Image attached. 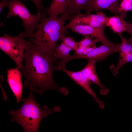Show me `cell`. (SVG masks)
<instances>
[{
  "instance_id": "20",
  "label": "cell",
  "mask_w": 132,
  "mask_h": 132,
  "mask_svg": "<svg viewBox=\"0 0 132 132\" xmlns=\"http://www.w3.org/2000/svg\"><path fill=\"white\" fill-rule=\"evenodd\" d=\"M60 41L64 42L70 47L72 50L76 51L78 48V42L76 41L73 37L70 36H64Z\"/></svg>"
},
{
  "instance_id": "21",
  "label": "cell",
  "mask_w": 132,
  "mask_h": 132,
  "mask_svg": "<svg viewBox=\"0 0 132 132\" xmlns=\"http://www.w3.org/2000/svg\"><path fill=\"white\" fill-rule=\"evenodd\" d=\"M119 11L121 12L132 11V0H121Z\"/></svg>"
},
{
  "instance_id": "2",
  "label": "cell",
  "mask_w": 132,
  "mask_h": 132,
  "mask_svg": "<svg viewBox=\"0 0 132 132\" xmlns=\"http://www.w3.org/2000/svg\"><path fill=\"white\" fill-rule=\"evenodd\" d=\"M45 13H42L37 30L28 40L39 46L51 58L57 61L55 50L59 40L68 33L65 22L70 19L66 12L59 17L50 18Z\"/></svg>"
},
{
  "instance_id": "16",
  "label": "cell",
  "mask_w": 132,
  "mask_h": 132,
  "mask_svg": "<svg viewBox=\"0 0 132 132\" xmlns=\"http://www.w3.org/2000/svg\"><path fill=\"white\" fill-rule=\"evenodd\" d=\"M119 58L117 65L110 66L111 71L113 76L115 77L119 72L121 67L127 63L132 62V52L128 54L119 53Z\"/></svg>"
},
{
  "instance_id": "24",
  "label": "cell",
  "mask_w": 132,
  "mask_h": 132,
  "mask_svg": "<svg viewBox=\"0 0 132 132\" xmlns=\"http://www.w3.org/2000/svg\"><path fill=\"white\" fill-rule=\"evenodd\" d=\"M9 4V2L8 0H0V12H1L2 9L5 7H8Z\"/></svg>"
},
{
  "instance_id": "3",
  "label": "cell",
  "mask_w": 132,
  "mask_h": 132,
  "mask_svg": "<svg viewBox=\"0 0 132 132\" xmlns=\"http://www.w3.org/2000/svg\"><path fill=\"white\" fill-rule=\"evenodd\" d=\"M21 107L15 110H10L11 121L16 122L23 128L25 132H38L41 120L49 114L59 112L60 107L55 106L53 109L47 105L42 109L35 100L32 92L30 91L26 99L23 98Z\"/></svg>"
},
{
  "instance_id": "1",
  "label": "cell",
  "mask_w": 132,
  "mask_h": 132,
  "mask_svg": "<svg viewBox=\"0 0 132 132\" xmlns=\"http://www.w3.org/2000/svg\"><path fill=\"white\" fill-rule=\"evenodd\" d=\"M28 41L24 54V65L19 69L24 78L25 87L30 91L38 93L41 96L45 92L52 90L66 95L68 93L67 88L59 87L54 79L56 61L39 46Z\"/></svg>"
},
{
  "instance_id": "19",
  "label": "cell",
  "mask_w": 132,
  "mask_h": 132,
  "mask_svg": "<svg viewBox=\"0 0 132 132\" xmlns=\"http://www.w3.org/2000/svg\"><path fill=\"white\" fill-rule=\"evenodd\" d=\"M121 40V42L119 44V53L128 54L132 52V44L128 39L124 37L122 34L119 35Z\"/></svg>"
},
{
  "instance_id": "17",
  "label": "cell",
  "mask_w": 132,
  "mask_h": 132,
  "mask_svg": "<svg viewBox=\"0 0 132 132\" xmlns=\"http://www.w3.org/2000/svg\"><path fill=\"white\" fill-rule=\"evenodd\" d=\"M89 36H85L83 39L78 42V48L85 50L87 53L90 52L96 47V43L99 42L98 40ZM86 53V54H87Z\"/></svg>"
},
{
  "instance_id": "11",
  "label": "cell",
  "mask_w": 132,
  "mask_h": 132,
  "mask_svg": "<svg viewBox=\"0 0 132 132\" xmlns=\"http://www.w3.org/2000/svg\"><path fill=\"white\" fill-rule=\"evenodd\" d=\"M121 0H91L89 4L85 9L86 13L93 11L97 12L107 10L116 15H121L124 12H120L119 6Z\"/></svg>"
},
{
  "instance_id": "7",
  "label": "cell",
  "mask_w": 132,
  "mask_h": 132,
  "mask_svg": "<svg viewBox=\"0 0 132 132\" xmlns=\"http://www.w3.org/2000/svg\"><path fill=\"white\" fill-rule=\"evenodd\" d=\"M108 17L103 12L100 11L97 12L96 14L90 13L83 14L80 12L74 16L69 23L96 27L105 28Z\"/></svg>"
},
{
  "instance_id": "10",
  "label": "cell",
  "mask_w": 132,
  "mask_h": 132,
  "mask_svg": "<svg viewBox=\"0 0 132 132\" xmlns=\"http://www.w3.org/2000/svg\"><path fill=\"white\" fill-rule=\"evenodd\" d=\"M22 75L17 66L7 70V82L15 96L16 102L19 103L23 98L22 95L23 86L22 82Z\"/></svg>"
},
{
  "instance_id": "4",
  "label": "cell",
  "mask_w": 132,
  "mask_h": 132,
  "mask_svg": "<svg viewBox=\"0 0 132 132\" xmlns=\"http://www.w3.org/2000/svg\"><path fill=\"white\" fill-rule=\"evenodd\" d=\"M24 32L15 36L5 33L0 37V49L16 63L19 69L22 68L25 49L29 43Z\"/></svg>"
},
{
  "instance_id": "12",
  "label": "cell",
  "mask_w": 132,
  "mask_h": 132,
  "mask_svg": "<svg viewBox=\"0 0 132 132\" xmlns=\"http://www.w3.org/2000/svg\"><path fill=\"white\" fill-rule=\"evenodd\" d=\"M97 62L94 59L88 60L87 64L80 71L87 79L90 85L94 84L97 85L99 88L100 94L105 95L108 93L109 90L101 83L97 75L95 67Z\"/></svg>"
},
{
  "instance_id": "5",
  "label": "cell",
  "mask_w": 132,
  "mask_h": 132,
  "mask_svg": "<svg viewBox=\"0 0 132 132\" xmlns=\"http://www.w3.org/2000/svg\"><path fill=\"white\" fill-rule=\"evenodd\" d=\"M8 7L9 11L7 18L16 16L20 17L22 21L26 38L31 37L38 27L42 14L37 12L35 15L32 14L21 0H10Z\"/></svg>"
},
{
  "instance_id": "23",
  "label": "cell",
  "mask_w": 132,
  "mask_h": 132,
  "mask_svg": "<svg viewBox=\"0 0 132 132\" xmlns=\"http://www.w3.org/2000/svg\"><path fill=\"white\" fill-rule=\"evenodd\" d=\"M126 28V31L130 33L131 35V38L128 39V40L132 44V23H131L130 22H127Z\"/></svg>"
},
{
  "instance_id": "6",
  "label": "cell",
  "mask_w": 132,
  "mask_h": 132,
  "mask_svg": "<svg viewBox=\"0 0 132 132\" xmlns=\"http://www.w3.org/2000/svg\"><path fill=\"white\" fill-rule=\"evenodd\" d=\"M119 44H115L111 42L101 44L99 46L96 47L85 54H75L72 55L69 54L63 58L62 61L65 64L70 61L77 59H85L88 60L94 59L97 61H102L114 53H119Z\"/></svg>"
},
{
  "instance_id": "8",
  "label": "cell",
  "mask_w": 132,
  "mask_h": 132,
  "mask_svg": "<svg viewBox=\"0 0 132 132\" xmlns=\"http://www.w3.org/2000/svg\"><path fill=\"white\" fill-rule=\"evenodd\" d=\"M66 28L73 32L84 36H90L98 40L101 44L111 42L106 37L104 33V27H96L82 24H72L69 23L66 25Z\"/></svg>"
},
{
  "instance_id": "15",
  "label": "cell",
  "mask_w": 132,
  "mask_h": 132,
  "mask_svg": "<svg viewBox=\"0 0 132 132\" xmlns=\"http://www.w3.org/2000/svg\"><path fill=\"white\" fill-rule=\"evenodd\" d=\"M91 0H70V4L67 11L71 19L75 13L81 12L85 10L89 4Z\"/></svg>"
},
{
  "instance_id": "9",
  "label": "cell",
  "mask_w": 132,
  "mask_h": 132,
  "mask_svg": "<svg viewBox=\"0 0 132 132\" xmlns=\"http://www.w3.org/2000/svg\"><path fill=\"white\" fill-rule=\"evenodd\" d=\"M60 70L64 72L70 79L90 94L98 104L101 109H104L105 107L103 102L99 99L97 97L91 88L90 85L87 79L80 70L77 71H71L67 69L66 66L61 68Z\"/></svg>"
},
{
  "instance_id": "18",
  "label": "cell",
  "mask_w": 132,
  "mask_h": 132,
  "mask_svg": "<svg viewBox=\"0 0 132 132\" xmlns=\"http://www.w3.org/2000/svg\"><path fill=\"white\" fill-rule=\"evenodd\" d=\"M71 49L64 42L61 41L60 45H57L55 50V56L57 59H60L69 55Z\"/></svg>"
},
{
  "instance_id": "22",
  "label": "cell",
  "mask_w": 132,
  "mask_h": 132,
  "mask_svg": "<svg viewBox=\"0 0 132 132\" xmlns=\"http://www.w3.org/2000/svg\"><path fill=\"white\" fill-rule=\"evenodd\" d=\"M36 5L38 10V13L42 14L44 11H45V8L43 6L41 0H31Z\"/></svg>"
},
{
  "instance_id": "13",
  "label": "cell",
  "mask_w": 132,
  "mask_h": 132,
  "mask_svg": "<svg viewBox=\"0 0 132 132\" xmlns=\"http://www.w3.org/2000/svg\"><path fill=\"white\" fill-rule=\"evenodd\" d=\"M70 4V0H53L50 6L46 9L45 13L49 18H56L66 12Z\"/></svg>"
},
{
  "instance_id": "14",
  "label": "cell",
  "mask_w": 132,
  "mask_h": 132,
  "mask_svg": "<svg viewBox=\"0 0 132 132\" xmlns=\"http://www.w3.org/2000/svg\"><path fill=\"white\" fill-rule=\"evenodd\" d=\"M127 13L124 12L121 15L108 17L106 23V26L110 27L115 33L119 35L126 31L127 22L124 20L127 15Z\"/></svg>"
}]
</instances>
